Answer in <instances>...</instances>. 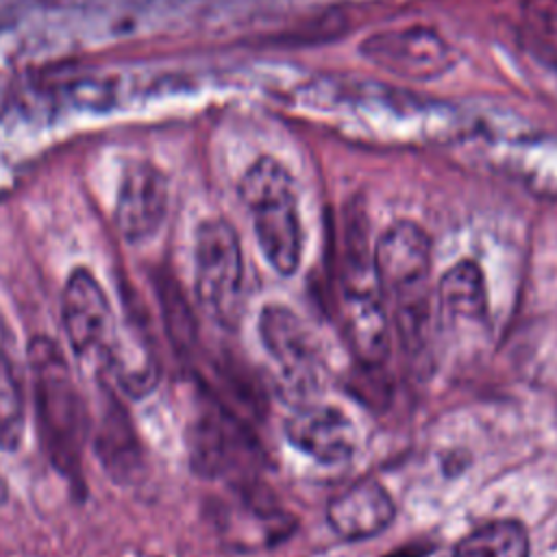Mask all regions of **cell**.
<instances>
[{"label": "cell", "mask_w": 557, "mask_h": 557, "mask_svg": "<svg viewBox=\"0 0 557 557\" xmlns=\"http://www.w3.org/2000/svg\"><path fill=\"white\" fill-rule=\"evenodd\" d=\"M28 368L41 446L61 474L76 479L87 440V411L70 363L54 339L39 335L28 344Z\"/></svg>", "instance_id": "cell-1"}, {"label": "cell", "mask_w": 557, "mask_h": 557, "mask_svg": "<svg viewBox=\"0 0 557 557\" xmlns=\"http://www.w3.org/2000/svg\"><path fill=\"white\" fill-rule=\"evenodd\" d=\"M374 276L392 302V315L403 346L411 352L424 346L429 335V274L431 239L411 220L389 224L374 246Z\"/></svg>", "instance_id": "cell-2"}, {"label": "cell", "mask_w": 557, "mask_h": 557, "mask_svg": "<svg viewBox=\"0 0 557 557\" xmlns=\"http://www.w3.org/2000/svg\"><path fill=\"white\" fill-rule=\"evenodd\" d=\"M237 189L252 218L263 257L281 276H292L302 255V224L292 174L278 159L263 154L248 165Z\"/></svg>", "instance_id": "cell-3"}, {"label": "cell", "mask_w": 557, "mask_h": 557, "mask_svg": "<svg viewBox=\"0 0 557 557\" xmlns=\"http://www.w3.org/2000/svg\"><path fill=\"white\" fill-rule=\"evenodd\" d=\"M244 261L235 228L222 218L202 220L194 235V292L202 311L233 329L242 311Z\"/></svg>", "instance_id": "cell-4"}, {"label": "cell", "mask_w": 557, "mask_h": 557, "mask_svg": "<svg viewBox=\"0 0 557 557\" xmlns=\"http://www.w3.org/2000/svg\"><path fill=\"white\" fill-rule=\"evenodd\" d=\"M61 320L74 355L107 368L120 339L113 307L87 268H76L63 287Z\"/></svg>", "instance_id": "cell-5"}, {"label": "cell", "mask_w": 557, "mask_h": 557, "mask_svg": "<svg viewBox=\"0 0 557 557\" xmlns=\"http://www.w3.org/2000/svg\"><path fill=\"white\" fill-rule=\"evenodd\" d=\"M265 352L272 357L281 376L292 389H315L324 376L320 344L307 322L289 307L268 302L257 322Z\"/></svg>", "instance_id": "cell-6"}, {"label": "cell", "mask_w": 557, "mask_h": 557, "mask_svg": "<svg viewBox=\"0 0 557 557\" xmlns=\"http://www.w3.org/2000/svg\"><path fill=\"white\" fill-rule=\"evenodd\" d=\"M359 48L370 63L413 81L437 78L457 61L453 46L426 26L381 30L363 39Z\"/></svg>", "instance_id": "cell-7"}, {"label": "cell", "mask_w": 557, "mask_h": 557, "mask_svg": "<svg viewBox=\"0 0 557 557\" xmlns=\"http://www.w3.org/2000/svg\"><path fill=\"white\" fill-rule=\"evenodd\" d=\"M170 189L165 174L150 161H133L126 165L117 202L115 224L131 244H144L157 235L168 215Z\"/></svg>", "instance_id": "cell-8"}, {"label": "cell", "mask_w": 557, "mask_h": 557, "mask_svg": "<svg viewBox=\"0 0 557 557\" xmlns=\"http://www.w3.org/2000/svg\"><path fill=\"white\" fill-rule=\"evenodd\" d=\"M285 437L311 459L335 466L348 461L359 446V431L337 405H302L285 420Z\"/></svg>", "instance_id": "cell-9"}, {"label": "cell", "mask_w": 557, "mask_h": 557, "mask_svg": "<svg viewBox=\"0 0 557 557\" xmlns=\"http://www.w3.org/2000/svg\"><path fill=\"white\" fill-rule=\"evenodd\" d=\"M396 516L389 492L374 479H363L326 507L329 527L344 540H366L385 531Z\"/></svg>", "instance_id": "cell-10"}, {"label": "cell", "mask_w": 557, "mask_h": 557, "mask_svg": "<svg viewBox=\"0 0 557 557\" xmlns=\"http://www.w3.org/2000/svg\"><path fill=\"white\" fill-rule=\"evenodd\" d=\"M344 333L352 352L368 368L379 366L389 350V320L383 305L363 289H348L342 298Z\"/></svg>", "instance_id": "cell-11"}, {"label": "cell", "mask_w": 557, "mask_h": 557, "mask_svg": "<svg viewBox=\"0 0 557 557\" xmlns=\"http://www.w3.org/2000/svg\"><path fill=\"white\" fill-rule=\"evenodd\" d=\"M24 374L15 335L0 311V448L15 450L24 435Z\"/></svg>", "instance_id": "cell-12"}, {"label": "cell", "mask_w": 557, "mask_h": 557, "mask_svg": "<svg viewBox=\"0 0 557 557\" xmlns=\"http://www.w3.org/2000/svg\"><path fill=\"white\" fill-rule=\"evenodd\" d=\"M96 453L115 481H133L139 470V444L133 424L109 394L96 424Z\"/></svg>", "instance_id": "cell-13"}, {"label": "cell", "mask_w": 557, "mask_h": 557, "mask_svg": "<svg viewBox=\"0 0 557 557\" xmlns=\"http://www.w3.org/2000/svg\"><path fill=\"white\" fill-rule=\"evenodd\" d=\"M437 298L448 322H483L487 315V285L481 265L472 259L450 265L440 278Z\"/></svg>", "instance_id": "cell-14"}, {"label": "cell", "mask_w": 557, "mask_h": 557, "mask_svg": "<svg viewBox=\"0 0 557 557\" xmlns=\"http://www.w3.org/2000/svg\"><path fill=\"white\" fill-rule=\"evenodd\" d=\"M242 431L235 426L233 418L226 413H207L194 429L189 440L191 466L198 474L215 476L228 470L233 457L239 450Z\"/></svg>", "instance_id": "cell-15"}, {"label": "cell", "mask_w": 557, "mask_h": 557, "mask_svg": "<svg viewBox=\"0 0 557 557\" xmlns=\"http://www.w3.org/2000/svg\"><path fill=\"white\" fill-rule=\"evenodd\" d=\"M529 533L518 520H494L457 540L442 557H529Z\"/></svg>", "instance_id": "cell-16"}, {"label": "cell", "mask_w": 557, "mask_h": 557, "mask_svg": "<svg viewBox=\"0 0 557 557\" xmlns=\"http://www.w3.org/2000/svg\"><path fill=\"white\" fill-rule=\"evenodd\" d=\"M435 550V544L431 540H413L407 544H400L398 548L385 553L383 557H429Z\"/></svg>", "instance_id": "cell-17"}, {"label": "cell", "mask_w": 557, "mask_h": 557, "mask_svg": "<svg viewBox=\"0 0 557 557\" xmlns=\"http://www.w3.org/2000/svg\"><path fill=\"white\" fill-rule=\"evenodd\" d=\"M7 500V483H4V479H2V474H0V505Z\"/></svg>", "instance_id": "cell-18"}]
</instances>
